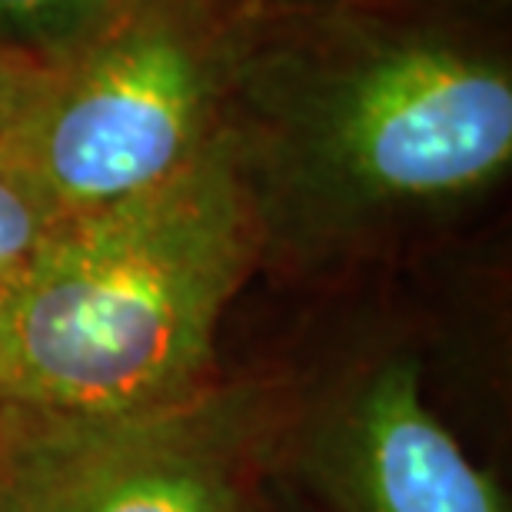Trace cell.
<instances>
[{"label": "cell", "mask_w": 512, "mask_h": 512, "mask_svg": "<svg viewBox=\"0 0 512 512\" xmlns=\"http://www.w3.org/2000/svg\"><path fill=\"white\" fill-rule=\"evenodd\" d=\"M266 256L237 137L180 173L57 220L0 300V409L117 416L217 376L230 303Z\"/></svg>", "instance_id": "6da1fadb"}, {"label": "cell", "mask_w": 512, "mask_h": 512, "mask_svg": "<svg viewBox=\"0 0 512 512\" xmlns=\"http://www.w3.org/2000/svg\"><path fill=\"white\" fill-rule=\"evenodd\" d=\"M283 479H286V476H283ZM266 512H300V506H296V503H290V506H286V493H283V483H280V489H276L273 503L266 506Z\"/></svg>", "instance_id": "9c48e42d"}, {"label": "cell", "mask_w": 512, "mask_h": 512, "mask_svg": "<svg viewBox=\"0 0 512 512\" xmlns=\"http://www.w3.org/2000/svg\"><path fill=\"white\" fill-rule=\"evenodd\" d=\"M233 77V37L203 0H143L40 70L0 170L57 220L110 207L170 180L227 127Z\"/></svg>", "instance_id": "3957f363"}, {"label": "cell", "mask_w": 512, "mask_h": 512, "mask_svg": "<svg viewBox=\"0 0 512 512\" xmlns=\"http://www.w3.org/2000/svg\"><path fill=\"white\" fill-rule=\"evenodd\" d=\"M263 87L230 130L266 253L363 247L509 170V70L443 40H376Z\"/></svg>", "instance_id": "7a4b0ae2"}, {"label": "cell", "mask_w": 512, "mask_h": 512, "mask_svg": "<svg viewBox=\"0 0 512 512\" xmlns=\"http://www.w3.org/2000/svg\"><path fill=\"white\" fill-rule=\"evenodd\" d=\"M143 0H0V57L34 70L64 64Z\"/></svg>", "instance_id": "8992f818"}, {"label": "cell", "mask_w": 512, "mask_h": 512, "mask_svg": "<svg viewBox=\"0 0 512 512\" xmlns=\"http://www.w3.org/2000/svg\"><path fill=\"white\" fill-rule=\"evenodd\" d=\"M10 276H0V300H4V286H7Z\"/></svg>", "instance_id": "30bf717a"}, {"label": "cell", "mask_w": 512, "mask_h": 512, "mask_svg": "<svg viewBox=\"0 0 512 512\" xmlns=\"http://www.w3.org/2000/svg\"><path fill=\"white\" fill-rule=\"evenodd\" d=\"M37 77H40V70L27 67V64H17V60L0 57V140H4V133L17 120L20 107L27 104V97H30V90H34Z\"/></svg>", "instance_id": "ba28073f"}, {"label": "cell", "mask_w": 512, "mask_h": 512, "mask_svg": "<svg viewBox=\"0 0 512 512\" xmlns=\"http://www.w3.org/2000/svg\"><path fill=\"white\" fill-rule=\"evenodd\" d=\"M296 403L293 373L243 370L137 413L0 409V512H266Z\"/></svg>", "instance_id": "277c9868"}, {"label": "cell", "mask_w": 512, "mask_h": 512, "mask_svg": "<svg viewBox=\"0 0 512 512\" xmlns=\"http://www.w3.org/2000/svg\"><path fill=\"white\" fill-rule=\"evenodd\" d=\"M286 483L323 512H509L429 406L419 356L393 346L300 380Z\"/></svg>", "instance_id": "5b68a950"}, {"label": "cell", "mask_w": 512, "mask_h": 512, "mask_svg": "<svg viewBox=\"0 0 512 512\" xmlns=\"http://www.w3.org/2000/svg\"><path fill=\"white\" fill-rule=\"evenodd\" d=\"M54 223L57 217L24 183L0 170V276H14L54 230Z\"/></svg>", "instance_id": "52a82bcc"}]
</instances>
